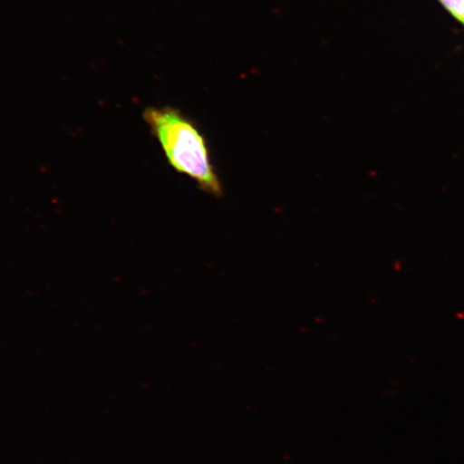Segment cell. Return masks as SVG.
<instances>
[{"mask_svg":"<svg viewBox=\"0 0 464 464\" xmlns=\"http://www.w3.org/2000/svg\"><path fill=\"white\" fill-rule=\"evenodd\" d=\"M143 120L174 170L206 194L222 198L224 187L213 164L208 139L194 120L173 107H150Z\"/></svg>","mask_w":464,"mask_h":464,"instance_id":"1","label":"cell"},{"mask_svg":"<svg viewBox=\"0 0 464 464\" xmlns=\"http://www.w3.org/2000/svg\"><path fill=\"white\" fill-rule=\"evenodd\" d=\"M440 4L450 11L458 21L464 22V0H440Z\"/></svg>","mask_w":464,"mask_h":464,"instance_id":"2","label":"cell"}]
</instances>
